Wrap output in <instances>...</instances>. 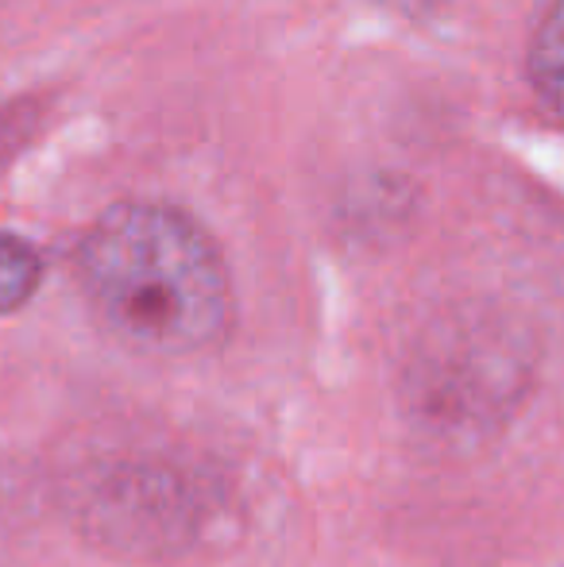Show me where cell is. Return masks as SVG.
<instances>
[{"mask_svg": "<svg viewBox=\"0 0 564 567\" xmlns=\"http://www.w3.org/2000/svg\"><path fill=\"white\" fill-rule=\"evenodd\" d=\"M530 78L537 93L564 113V0H557L537 23L534 43H530Z\"/></svg>", "mask_w": 564, "mask_h": 567, "instance_id": "cell-2", "label": "cell"}, {"mask_svg": "<svg viewBox=\"0 0 564 567\" xmlns=\"http://www.w3.org/2000/svg\"><path fill=\"white\" fill-rule=\"evenodd\" d=\"M43 262H39L35 247L20 236L0 231V313H12L35 293Z\"/></svg>", "mask_w": 564, "mask_h": 567, "instance_id": "cell-3", "label": "cell"}, {"mask_svg": "<svg viewBox=\"0 0 564 567\" xmlns=\"http://www.w3.org/2000/svg\"><path fill=\"white\" fill-rule=\"evenodd\" d=\"M78 282L113 337L147 355H194L233 321L217 244L171 205H113L78 247Z\"/></svg>", "mask_w": 564, "mask_h": 567, "instance_id": "cell-1", "label": "cell"}]
</instances>
